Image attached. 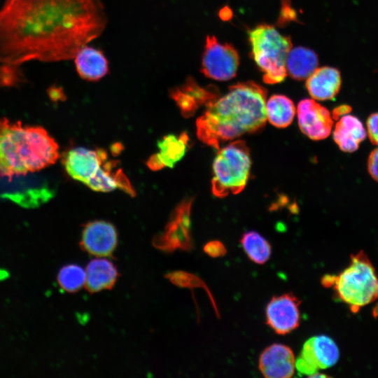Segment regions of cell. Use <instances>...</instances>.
<instances>
[{"mask_svg":"<svg viewBox=\"0 0 378 378\" xmlns=\"http://www.w3.org/2000/svg\"><path fill=\"white\" fill-rule=\"evenodd\" d=\"M351 111V107L347 104H342L335 108L332 112L333 120H337L342 116L349 114Z\"/></svg>","mask_w":378,"mask_h":378,"instance_id":"cell-29","label":"cell"},{"mask_svg":"<svg viewBox=\"0 0 378 378\" xmlns=\"http://www.w3.org/2000/svg\"><path fill=\"white\" fill-rule=\"evenodd\" d=\"M219 15L223 20H229L232 17L231 10L227 7L223 8V9L220 10Z\"/></svg>","mask_w":378,"mask_h":378,"instance_id":"cell-30","label":"cell"},{"mask_svg":"<svg viewBox=\"0 0 378 378\" xmlns=\"http://www.w3.org/2000/svg\"><path fill=\"white\" fill-rule=\"evenodd\" d=\"M258 368L267 378H289L295 369L293 350L282 344H273L265 348L258 360Z\"/></svg>","mask_w":378,"mask_h":378,"instance_id":"cell-14","label":"cell"},{"mask_svg":"<svg viewBox=\"0 0 378 378\" xmlns=\"http://www.w3.org/2000/svg\"><path fill=\"white\" fill-rule=\"evenodd\" d=\"M340 351L334 340L327 335H317L308 339L295 360V368L303 375L311 377L319 370L335 365Z\"/></svg>","mask_w":378,"mask_h":378,"instance_id":"cell-8","label":"cell"},{"mask_svg":"<svg viewBox=\"0 0 378 378\" xmlns=\"http://www.w3.org/2000/svg\"><path fill=\"white\" fill-rule=\"evenodd\" d=\"M296 19V13L295 10L291 8L290 4L288 0H282V5L279 18V24L281 26L284 25L286 23L292 20H295Z\"/></svg>","mask_w":378,"mask_h":378,"instance_id":"cell-26","label":"cell"},{"mask_svg":"<svg viewBox=\"0 0 378 378\" xmlns=\"http://www.w3.org/2000/svg\"><path fill=\"white\" fill-rule=\"evenodd\" d=\"M85 286L88 291L96 293L108 289L115 283L118 272L109 260L97 258L92 260L85 270Z\"/></svg>","mask_w":378,"mask_h":378,"instance_id":"cell-20","label":"cell"},{"mask_svg":"<svg viewBox=\"0 0 378 378\" xmlns=\"http://www.w3.org/2000/svg\"><path fill=\"white\" fill-rule=\"evenodd\" d=\"M342 84L340 71L331 66L317 68L308 78L306 88L310 96L317 100L333 99Z\"/></svg>","mask_w":378,"mask_h":378,"instance_id":"cell-17","label":"cell"},{"mask_svg":"<svg viewBox=\"0 0 378 378\" xmlns=\"http://www.w3.org/2000/svg\"><path fill=\"white\" fill-rule=\"evenodd\" d=\"M184 117L193 115L201 106H206L219 97L218 90L214 86L202 87L191 77H188L181 86L170 91Z\"/></svg>","mask_w":378,"mask_h":378,"instance_id":"cell-12","label":"cell"},{"mask_svg":"<svg viewBox=\"0 0 378 378\" xmlns=\"http://www.w3.org/2000/svg\"><path fill=\"white\" fill-rule=\"evenodd\" d=\"M367 136L362 122L356 116L346 114L337 120L333 131V139L344 152L358 150Z\"/></svg>","mask_w":378,"mask_h":378,"instance_id":"cell-19","label":"cell"},{"mask_svg":"<svg viewBox=\"0 0 378 378\" xmlns=\"http://www.w3.org/2000/svg\"><path fill=\"white\" fill-rule=\"evenodd\" d=\"M188 143L189 138L186 132L178 136H164L158 143L159 152L151 155L148 160V167L153 171L164 167L172 168L185 155Z\"/></svg>","mask_w":378,"mask_h":378,"instance_id":"cell-16","label":"cell"},{"mask_svg":"<svg viewBox=\"0 0 378 378\" xmlns=\"http://www.w3.org/2000/svg\"><path fill=\"white\" fill-rule=\"evenodd\" d=\"M59 157L57 142L43 127L0 118V177L10 180L41 170Z\"/></svg>","mask_w":378,"mask_h":378,"instance_id":"cell-3","label":"cell"},{"mask_svg":"<svg viewBox=\"0 0 378 378\" xmlns=\"http://www.w3.org/2000/svg\"><path fill=\"white\" fill-rule=\"evenodd\" d=\"M106 157L107 153L102 148L75 147L64 154L62 164L72 178L87 185Z\"/></svg>","mask_w":378,"mask_h":378,"instance_id":"cell-10","label":"cell"},{"mask_svg":"<svg viewBox=\"0 0 378 378\" xmlns=\"http://www.w3.org/2000/svg\"><path fill=\"white\" fill-rule=\"evenodd\" d=\"M108 22L101 0H5L0 9V66L74 59Z\"/></svg>","mask_w":378,"mask_h":378,"instance_id":"cell-1","label":"cell"},{"mask_svg":"<svg viewBox=\"0 0 378 378\" xmlns=\"http://www.w3.org/2000/svg\"><path fill=\"white\" fill-rule=\"evenodd\" d=\"M192 201V198H186L174 209L164 232L159 239L164 246L169 248L190 246V211Z\"/></svg>","mask_w":378,"mask_h":378,"instance_id":"cell-15","label":"cell"},{"mask_svg":"<svg viewBox=\"0 0 378 378\" xmlns=\"http://www.w3.org/2000/svg\"><path fill=\"white\" fill-rule=\"evenodd\" d=\"M368 170L371 177L378 182V147L372 150L369 155Z\"/></svg>","mask_w":378,"mask_h":378,"instance_id":"cell-28","label":"cell"},{"mask_svg":"<svg viewBox=\"0 0 378 378\" xmlns=\"http://www.w3.org/2000/svg\"><path fill=\"white\" fill-rule=\"evenodd\" d=\"M74 59L78 74L85 80H99L108 72V62L99 49L86 45L78 50Z\"/></svg>","mask_w":378,"mask_h":378,"instance_id":"cell-18","label":"cell"},{"mask_svg":"<svg viewBox=\"0 0 378 378\" xmlns=\"http://www.w3.org/2000/svg\"><path fill=\"white\" fill-rule=\"evenodd\" d=\"M300 303L293 293L274 296L265 309L267 324L277 334L290 332L300 324Z\"/></svg>","mask_w":378,"mask_h":378,"instance_id":"cell-9","label":"cell"},{"mask_svg":"<svg viewBox=\"0 0 378 378\" xmlns=\"http://www.w3.org/2000/svg\"><path fill=\"white\" fill-rule=\"evenodd\" d=\"M252 57L267 84L282 82L287 74L286 60L292 48L290 38L274 27L262 24L248 31Z\"/></svg>","mask_w":378,"mask_h":378,"instance_id":"cell-5","label":"cell"},{"mask_svg":"<svg viewBox=\"0 0 378 378\" xmlns=\"http://www.w3.org/2000/svg\"><path fill=\"white\" fill-rule=\"evenodd\" d=\"M318 64V57L312 50L304 47L291 48L286 60V69L295 80L307 78Z\"/></svg>","mask_w":378,"mask_h":378,"instance_id":"cell-21","label":"cell"},{"mask_svg":"<svg viewBox=\"0 0 378 378\" xmlns=\"http://www.w3.org/2000/svg\"><path fill=\"white\" fill-rule=\"evenodd\" d=\"M239 64L237 50L230 43H220L214 36H207L202 58L201 71L207 78L227 80L234 78Z\"/></svg>","mask_w":378,"mask_h":378,"instance_id":"cell-7","label":"cell"},{"mask_svg":"<svg viewBox=\"0 0 378 378\" xmlns=\"http://www.w3.org/2000/svg\"><path fill=\"white\" fill-rule=\"evenodd\" d=\"M242 248L251 260L264 264L270 258L272 248L267 240L255 231L245 232L240 240Z\"/></svg>","mask_w":378,"mask_h":378,"instance_id":"cell-23","label":"cell"},{"mask_svg":"<svg viewBox=\"0 0 378 378\" xmlns=\"http://www.w3.org/2000/svg\"><path fill=\"white\" fill-rule=\"evenodd\" d=\"M118 243L115 227L104 220H94L87 223L83 230L81 246L91 255L97 257L111 255Z\"/></svg>","mask_w":378,"mask_h":378,"instance_id":"cell-13","label":"cell"},{"mask_svg":"<svg viewBox=\"0 0 378 378\" xmlns=\"http://www.w3.org/2000/svg\"><path fill=\"white\" fill-rule=\"evenodd\" d=\"M213 162L211 190L219 198L241 192L246 186L251 167L249 148L241 139L218 150Z\"/></svg>","mask_w":378,"mask_h":378,"instance_id":"cell-6","label":"cell"},{"mask_svg":"<svg viewBox=\"0 0 378 378\" xmlns=\"http://www.w3.org/2000/svg\"><path fill=\"white\" fill-rule=\"evenodd\" d=\"M267 92L254 81L230 86L227 92L208 104L197 119L198 139L218 150L226 141L262 130L267 121Z\"/></svg>","mask_w":378,"mask_h":378,"instance_id":"cell-2","label":"cell"},{"mask_svg":"<svg viewBox=\"0 0 378 378\" xmlns=\"http://www.w3.org/2000/svg\"><path fill=\"white\" fill-rule=\"evenodd\" d=\"M300 130L313 140H322L329 136L333 126L330 112L312 99L301 100L297 108Z\"/></svg>","mask_w":378,"mask_h":378,"instance_id":"cell-11","label":"cell"},{"mask_svg":"<svg viewBox=\"0 0 378 378\" xmlns=\"http://www.w3.org/2000/svg\"><path fill=\"white\" fill-rule=\"evenodd\" d=\"M367 134L371 143L378 146V112L369 115L366 121Z\"/></svg>","mask_w":378,"mask_h":378,"instance_id":"cell-25","label":"cell"},{"mask_svg":"<svg viewBox=\"0 0 378 378\" xmlns=\"http://www.w3.org/2000/svg\"><path fill=\"white\" fill-rule=\"evenodd\" d=\"M85 270L76 264L62 267L57 274V281L65 291L74 293L85 284Z\"/></svg>","mask_w":378,"mask_h":378,"instance_id":"cell-24","label":"cell"},{"mask_svg":"<svg viewBox=\"0 0 378 378\" xmlns=\"http://www.w3.org/2000/svg\"><path fill=\"white\" fill-rule=\"evenodd\" d=\"M204 251L207 255L213 258L223 256L227 251L224 244L217 240L206 243L204 246Z\"/></svg>","mask_w":378,"mask_h":378,"instance_id":"cell-27","label":"cell"},{"mask_svg":"<svg viewBox=\"0 0 378 378\" xmlns=\"http://www.w3.org/2000/svg\"><path fill=\"white\" fill-rule=\"evenodd\" d=\"M321 284L332 288L336 298L353 313L378 298V275L363 251L351 255L348 267L338 274L325 275Z\"/></svg>","mask_w":378,"mask_h":378,"instance_id":"cell-4","label":"cell"},{"mask_svg":"<svg viewBox=\"0 0 378 378\" xmlns=\"http://www.w3.org/2000/svg\"><path fill=\"white\" fill-rule=\"evenodd\" d=\"M267 119L274 126L279 128L288 127L293 120L295 107L288 97L274 94L266 101Z\"/></svg>","mask_w":378,"mask_h":378,"instance_id":"cell-22","label":"cell"}]
</instances>
